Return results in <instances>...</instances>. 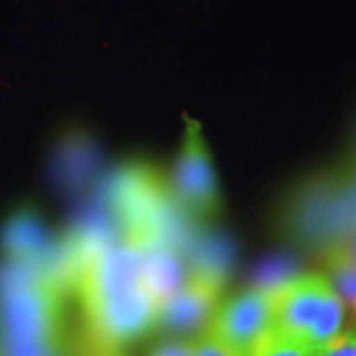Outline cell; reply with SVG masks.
Instances as JSON below:
<instances>
[{"label":"cell","mask_w":356,"mask_h":356,"mask_svg":"<svg viewBox=\"0 0 356 356\" xmlns=\"http://www.w3.org/2000/svg\"><path fill=\"white\" fill-rule=\"evenodd\" d=\"M149 356H195L193 345L188 340H167L155 345Z\"/></svg>","instance_id":"14"},{"label":"cell","mask_w":356,"mask_h":356,"mask_svg":"<svg viewBox=\"0 0 356 356\" xmlns=\"http://www.w3.org/2000/svg\"><path fill=\"white\" fill-rule=\"evenodd\" d=\"M191 345H193L195 356H243L216 335H213L210 330H204L195 337Z\"/></svg>","instance_id":"12"},{"label":"cell","mask_w":356,"mask_h":356,"mask_svg":"<svg viewBox=\"0 0 356 356\" xmlns=\"http://www.w3.org/2000/svg\"><path fill=\"white\" fill-rule=\"evenodd\" d=\"M317 348L302 338L274 327L257 341L249 356H315Z\"/></svg>","instance_id":"9"},{"label":"cell","mask_w":356,"mask_h":356,"mask_svg":"<svg viewBox=\"0 0 356 356\" xmlns=\"http://www.w3.org/2000/svg\"><path fill=\"white\" fill-rule=\"evenodd\" d=\"M3 356H61L60 286L32 267H15L2 296Z\"/></svg>","instance_id":"2"},{"label":"cell","mask_w":356,"mask_h":356,"mask_svg":"<svg viewBox=\"0 0 356 356\" xmlns=\"http://www.w3.org/2000/svg\"><path fill=\"white\" fill-rule=\"evenodd\" d=\"M275 327V289L256 286L218 307L210 330L243 356Z\"/></svg>","instance_id":"4"},{"label":"cell","mask_w":356,"mask_h":356,"mask_svg":"<svg viewBox=\"0 0 356 356\" xmlns=\"http://www.w3.org/2000/svg\"><path fill=\"white\" fill-rule=\"evenodd\" d=\"M333 246H337L343 254H346L351 261L356 262V228L346 234L343 241L333 244Z\"/></svg>","instance_id":"15"},{"label":"cell","mask_w":356,"mask_h":356,"mask_svg":"<svg viewBox=\"0 0 356 356\" xmlns=\"http://www.w3.org/2000/svg\"><path fill=\"white\" fill-rule=\"evenodd\" d=\"M0 356H3V355H2V353H0Z\"/></svg>","instance_id":"16"},{"label":"cell","mask_w":356,"mask_h":356,"mask_svg":"<svg viewBox=\"0 0 356 356\" xmlns=\"http://www.w3.org/2000/svg\"><path fill=\"white\" fill-rule=\"evenodd\" d=\"M315 356H356V330H340L318 346Z\"/></svg>","instance_id":"11"},{"label":"cell","mask_w":356,"mask_h":356,"mask_svg":"<svg viewBox=\"0 0 356 356\" xmlns=\"http://www.w3.org/2000/svg\"><path fill=\"white\" fill-rule=\"evenodd\" d=\"M132 243L140 249L142 282L160 307L188 279L185 262L175 244L162 238H145Z\"/></svg>","instance_id":"7"},{"label":"cell","mask_w":356,"mask_h":356,"mask_svg":"<svg viewBox=\"0 0 356 356\" xmlns=\"http://www.w3.org/2000/svg\"><path fill=\"white\" fill-rule=\"evenodd\" d=\"M173 193L190 215L210 216L220 210L221 197L211 159L195 121H186L184 144L173 170Z\"/></svg>","instance_id":"5"},{"label":"cell","mask_w":356,"mask_h":356,"mask_svg":"<svg viewBox=\"0 0 356 356\" xmlns=\"http://www.w3.org/2000/svg\"><path fill=\"white\" fill-rule=\"evenodd\" d=\"M327 270L328 279L343 304L356 312V262L337 246H332L327 252Z\"/></svg>","instance_id":"8"},{"label":"cell","mask_w":356,"mask_h":356,"mask_svg":"<svg viewBox=\"0 0 356 356\" xmlns=\"http://www.w3.org/2000/svg\"><path fill=\"white\" fill-rule=\"evenodd\" d=\"M345 304L327 275L292 277L275 289V327L315 348L343 327Z\"/></svg>","instance_id":"3"},{"label":"cell","mask_w":356,"mask_h":356,"mask_svg":"<svg viewBox=\"0 0 356 356\" xmlns=\"http://www.w3.org/2000/svg\"><path fill=\"white\" fill-rule=\"evenodd\" d=\"M79 356H127L124 353L121 345H113L108 341H102L99 338L92 337L86 332V340L83 341Z\"/></svg>","instance_id":"13"},{"label":"cell","mask_w":356,"mask_h":356,"mask_svg":"<svg viewBox=\"0 0 356 356\" xmlns=\"http://www.w3.org/2000/svg\"><path fill=\"white\" fill-rule=\"evenodd\" d=\"M221 277L197 269L170 299L159 307L157 325L178 337H198L208 330L221 296Z\"/></svg>","instance_id":"6"},{"label":"cell","mask_w":356,"mask_h":356,"mask_svg":"<svg viewBox=\"0 0 356 356\" xmlns=\"http://www.w3.org/2000/svg\"><path fill=\"white\" fill-rule=\"evenodd\" d=\"M42 243V229L30 218L13 222V228L8 231L7 246L13 257L29 259L35 256Z\"/></svg>","instance_id":"10"},{"label":"cell","mask_w":356,"mask_h":356,"mask_svg":"<svg viewBox=\"0 0 356 356\" xmlns=\"http://www.w3.org/2000/svg\"><path fill=\"white\" fill-rule=\"evenodd\" d=\"M76 282L92 337L122 346L157 325L159 305L142 282L136 243L126 239L99 249L84 262Z\"/></svg>","instance_id":"1"}]
</instances>
